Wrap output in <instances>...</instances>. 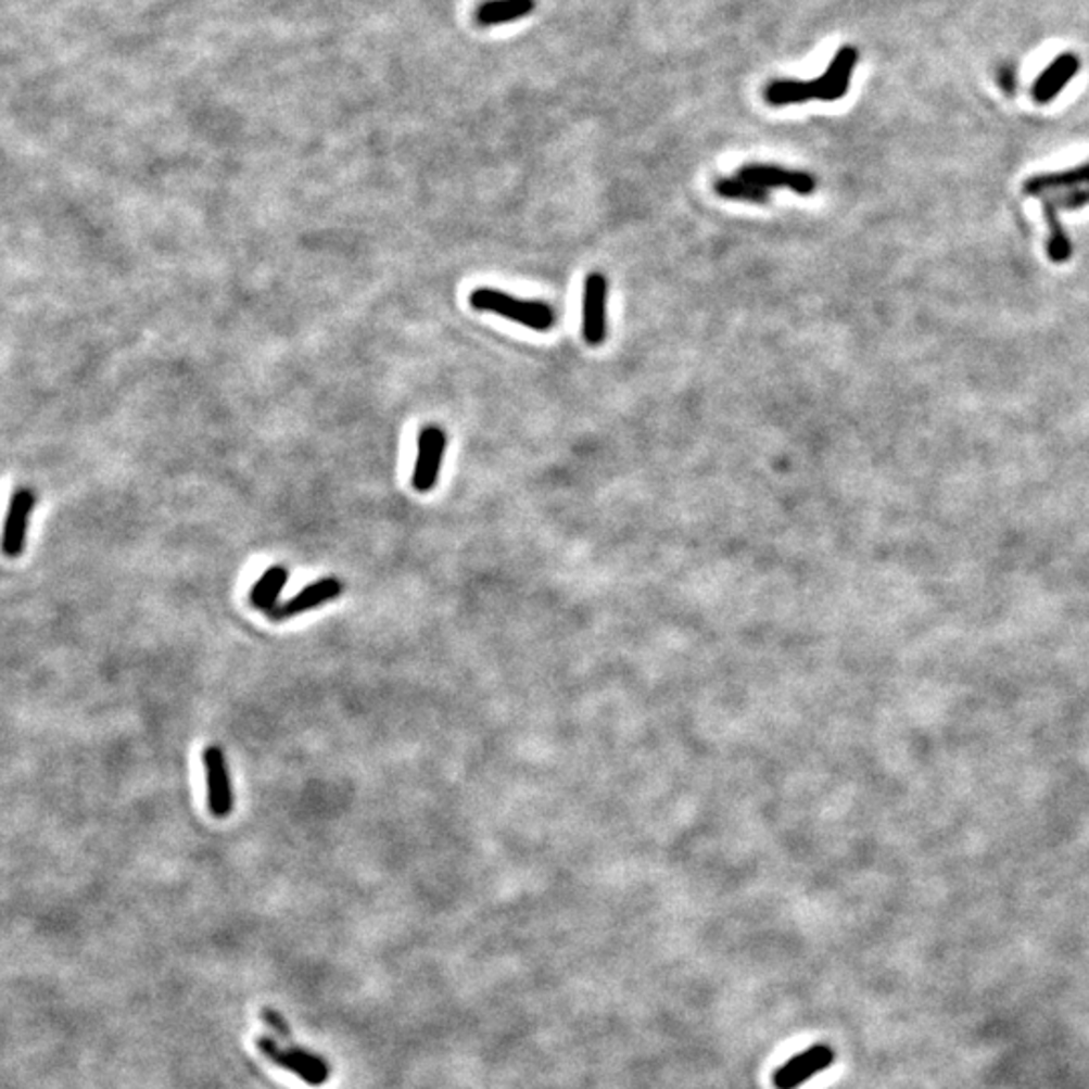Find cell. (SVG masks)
<instances>
[{
	"mask_svg": "<svg viewBox=\"0 0 1089 1089\" xmlns=\"http://www.w3.org/2000/svg\"><path fill=\"white\" fill-rule=\"evenodd\" d=\"M858 63V51L844 47L837 51L827 72L813 81H773L764 89V100L775 107L795 105L809 100H841L848 93L851 72Z\"/></svg>",
	"mask_w": 1089,
	"mask_h": 1089,
	"instance_id": "obj_1",
	"label": "cell"
},
{
	"mask_svg": "<svg viewBox=\"0 0 1089 1089\" xmlns=\"http://www.w3.org/2000/svg\"><path fill=\"white\" fill-rule=\"evenodd\" d=\"M581 333L587 345H602L608 335V279L602 273L587 275L583 284Z\"/></svg>",
	"mask_w": 1089,
	"mask_h": 1089,
	"instance_id": "obj_5",
	"label": "cell"
},
{
	"mask_svg": "<svg viewBox=\"0 0 1089 1089\" xmlns=\"http://www.w3.org/2000/svg\"><path fill=\"white\" fill-rule=\"evenodd\" d=\"M533 11V0H491L479 9V23L482 25H501L523 18Z\"/></svg>",
	"mask_w": 1089,
	"mask_h": 1089,
	"instance_id": "obj_14",
	"label": "cell"
},
{
	"mask_svg": "<svg viewBox=\"0 0 1089 1089\" xmlns=\"http://www.w3.org/2000/svg\"><path fill=\"white\" fill-rule=\"evenodd\" d=\"M261 1015H263V1021H265V1023L269 1025L270 1029L275 1031V1037L284 1039V1041H291V1039H293V1031L289 1029V1023L284 1021L281 1013H277V1011H275V1009H270V1006H265Z\"/></svg>",
	"mask_w": 1089,
	"mask_h": 1089,
	"instance_id": "obj_18",
	"label": "cell"
},
{
	"mask_svg": "<svg viewBox=\"0 0 1089 1089\" xmlns=\"http://www.w3.org/2000/svg\"><path fill=\"white\" fill-rule=\"evenodd\" d=\"M1043 214H1046L1047 227H1049L1047 255L1053 263H1067L1072 258V241L1061 225L1058 211L1047 200H1043Z\"/></svg>",
	"mask_w": 1089,
	"mask_h": 1089,
	"instance_id": "obj_15",
	"label": "cell"
},
{
	"mask_svg": "<svg viewBox=\"0 0 1089 1089\" xmlns=\"http://www.w3.org/2000/svg\"><path fill=\"white\" fill-rule=\"evenodd\" d=\"M468 303L477 312H491L510 319L515 324L529 327L533 331H549L555 326V309L543 301H527L512 297L509 293L496 289H474L468 297Z\"/></svg>",
	"mask_w": 1089,
	"mask_h": 1089,
	"instance_id": "obj_2",
	"label": "cell"
},
{
	"mask_svg": "<svg viewBox=\"0 0 1089 1089\" xmlns=\"http://www.w3.org/2000/svg\"><path fill=\"white\" fill-rule=\"evenodd\" d=\"M736 176L749 180L752 185L763 186L767 190L771 188H787L792 190L795 194H801V197H809L815 192V178L809 174V172L801 170H787V168H781V166H771V164H747V166H740Z\"/></svg>",
	"mask_w": 1089,
	"mask_h": 1089,
	"instance_id": "obj_10",
	"label": "cell"
},
{
	"mask_svg": "<svg viewBox=\"0 0 1089 1089\" xmlns=\"http://www.w3.org/2000/svg\"><path fill=\"white\" fill-rule=\"evenodd\" d=\"M1046 200L1055 211H1077V208L1089 204V186L1088 188H1081V190H1074V192H1069L1065 197Z\"/></svg>",
	"mask_w": 1089,
	"mask_h": 1089,
	"instance_id": "obj_17",
	"label": "cell"
},
{
	"mask_svg": "<svg viewBox=\"0 0 1089 1089\" xmlns=\"http://www.w3.org/2000/svg\"><path fill=\"white\" fill-rule=\"evenodd\" d=\"M289 581V569L283 566H273L258 578L253 590H251V604L253 608L263 609L265 613L279 604V597L283 594L284 585Z\"/></svg>",
	"mask_w": 1089,
	"mask_h": 1089,
	"instance_id": "obj_13",
	"label": "cell"
},
{
	"mask_svg": "<svg viewBox=\"0 0 1089 1089\" xmlns=\"http://www.w3.org/2000/svg\"><path fill=\"white\" fill-rule=\"evenodd\" d=\"M1077 69H1079V61L1075 59V55H1060L1035 81V86H1033L1035 101L1047 103V101L1055 100L1060 96L1061 89L1074 79Z\"/></svg>",
	"mask_w": 1089,
	"mask_h": 1089,
	"instance_id": "obj_11",
	"label": "cell"
},
{
	"mask_svg": "<svg viewBox=\"0 0 1089 1089\" xmlns=\"http://www.w3.org/2000/svg\"><path fill=\"white\" fill-rule=\"evenodd\" d=\"M446 432L436 425H428L418 434V456L411 472V486L416 493L426 495L436 489L446 453Z\"/></svg>",
	"mask_w": 1089,
	"mask_h": 1089,
	"instance_id": "obj_4",
	"label": "cell"
},
{
	"mask_svg": "<svg viewBox=\"0 0 1089 1089\" xmlns=\"http://www.w3.org/2000/svg\"><path fill=\"white\" fill-rule=\"evenodd\" d=\"M256 1047L263 1051V1055L267 1060L283 1067L287 1072L297 1075L299 1079H303L313 1088L324 1086L329 1079V1065L326 1061L303 1047H281L279 1041L273 1037L256 1039Z\"/></svg>",
	"mask_w": 1089,
	"mask_h": 1089,
	"instance_id": "obj_3",
	"label": "cell"
},
{
	"mask_svg": "<svg viewBox=\"0 0 1089 1089\" xmlns=\"http://www.w3.org/2000/svg\"><path fill=\"white\" fill-rule=\"evenodd\" d=\"M37 495L30 491L29 486L16 489L15 495L11 498L4 531H2V553L9 559L21 557L25 552L27 543V529H29L30 512L35 509Z\"/></svg>",
	"mask_w": 1089,
	"mask_h": 1089,
	"instance_id": "obj_9",
	"label": "cell"
},
{
	"mask_svg": "<svg viewBox=\"0 0 1089 1089\" xmlns=\"http://www.w3.org/2000/svg\"><path fill=\"white\" fill-rule=\"evenodd\" d=\"M1086 185H1089V164L1074 168V170L1033 176L1023 186V192L1027 197H1041L1051 190H1074V188Z\"/></svg>",
	"mask_w": 1089,
	"mask_h": 1089,
	"instance_id": "obj_12",
	"label": "cell"
},
{
	"mask_svg": "<svg viewBox=\"0 0 1089 1089\" xmlns=\"http://www.w3.org/2000/svg\"><path fill=\"white\" fill-rule=\"evenodd\" d=\"M834 1060L835 1053L832 1047L825 1046V1043L809 1047L778 1067L773 1075V1086L777 1089H797L809 1081L811 1077L827 1069Z\"/></svg>",
	"mask_w": 1089,
	"mask_h": 1089,
	"instance_id": "obj_8",
	"label": "cell"
},
{
	"mask_svg": "<svg viewBox=\"0 0 1089 1089\" xmlns=\"http://www.w3.org/2000/svg\"><path fill=\"white\" fill-rule=\"evenodd\" d=\"M343 590H345L343 581L338 580V578H324V580L315 581L312 585L303 587L291 599L279 602L275 608L267 611V618L275 623L287 622L295 616H301L305 611H312V609L338 599L343 594Z\"/></svg>",
	"mask_w": 1089,
	"mask_h": 1089,
	"instance_id": "obj_7",
	"label": "cell"
},
{
	"mask_svg": "<svg viewBox=\"0 0 1089 1089\" xmlns=\"http://www.w3.org/2000/svg\"><path fill=\"white\" fill-rule=\"evenodd\" d=\"M202 763L206 773L208 809L216 820H225L235 809V793L228 773L227 757L220 747L211 745L202 752Z\"/></svg>",
	"mask_w": 1089,
	"mask_h": 1089,
	"instance_id": "obj_6",
	"label": "cell"
},
{
	"mask_svg": "<svg viewBox=\"0 0 1089 1089\" xmlns=\"http://www.w3.org/2000/svg\"><path fill=\"white\" fill-rule=\"evenodd\" d=\"M714 192L726 200H743L750 204H764L769 202V190L763 186L752 185L749 180L733 176V178H721L714 182Z\"/></svg>",
	"mask_w": 1089,
	"mask_h": 1089,
	"instance_id": "obj_16",
	"label": "cell"
}]
</instances>
